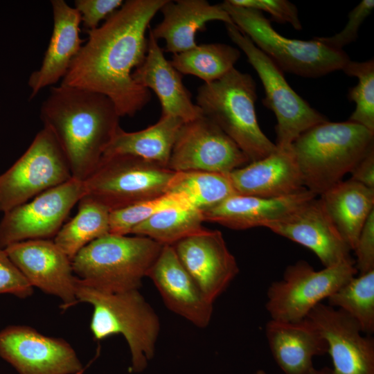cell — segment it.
I'll list each match as a JSON object with an SVG mask.
<instances>
[{
	"instance_id": "cell-1",
	"label": "cell",
	"mask_w": 374,
	"mask_h": 374,
	"mask_svg": "<svg viewBox=\"0 0 374 374\" xmlns=\"http://www.w3.org/2000/svg\"><path fill=\"white\" fill-rule=\"evenodd\" d=\"M167 0H127L98 28L72 61L61 84L107 96L120 116H133L150 100L132 78L148 51L146 31Z\"/></svg>"
},
{
	"instance_id": "cell-2",
	"label": "cell",
	"mask_w": 374,
	"mask_h": 374,
	"mask_svg": "<svg viewBox=\"0 0 374 374\" xmlns=\"http://www.w3.org/2000/svg\"><path fill=\"white\" fill-rule=\"evenodd\" d=\"M120 117L107 96L61 84L51 87L40 107L44 127L60 146L72 177L81 181L98 167Z\"/></svg>"
},
{
	"instance_id": "cell-3",
	"label": "cell",
	"mask_w": 374,
	"mask_h": 374,
	"mask_svg": "<svg viewBox=\"0 0 374 374\" xmlns=\"http://www.w3.org/2000/svg\"><path fill=\"white\" fill-rule=\"evenodd\" d=\"M374 148V133L355 123L325 122L301 134L292 149L305 188L321 195Z\"/></svg>"
},
{
	"instance_id": "cell-4",
	"label": "cell",
	"mask_w": 374,
	"mask_h": 374,
	"mask_svg": "<svg viewBox=\"0 0 374 374\" xmlns=\"http://www.w3.org/2000/svg\"><path fill=\"white\" fill-rule=\"evenodd\" d=\"M78 303L92 305L90 329L96 341L122 335L131 353V370L143 371L155 352L160 332L159 318L139 290L107 292L76 283Z\"/></svg>"
},
{
	"instance_id": "cell-5",
	"label": "cell",
	"mask_w": 374,
	"mask_h": 374,
	"mask_svg": "<svg viewBox=\"0 0 374 374\" xmlns=\"http://www.w3.org/2000/svg\"><path fill=\"white\" fill-rule=\"evenodd\" d=\"M256 85L248 73L233 68L218 80L197 89L196 105L247 157L250 162L276 150L262 132L256 113Z\"/></svg>"
},
{
	"instance_id": "cell-6",
	"label": "cell",
	"mask_w": 374,
	"mask_h": 374,
	"mask_svg": "<svg viewBox=\"0 0 374 374\" xmlns=\"http://www.w3.org/2000/svg\"><path fill=\"white\" fill-rule=\"evenodd\" d=\"M162 247L144 236L108 233L73 257V271L81 282L100 291L139 290Z\"/></svg>"
},
{
	"instance_id": "cell-7",
	"label": "cell",
	"mask_w": 374,
	"mask_h": 374,
	"mask_svg": "<svg viewBox=\"0 0 374 374\" xmlns=\"http://www.w3.org/2000/svg\"><path fill=\"white\" fill-rule=\"evenodd\" d=\"M233 24L282 70L306 78H317L341 70L350 60L343 50L315 39H290L279 34L262 12L231 3H221Z\"/></svg>"
},
{
	"instance_id": "cell-8",
	"label": "cell",
	"mask_w": 374,
	"mask_h": 374,
	"mask_svg": "<svg viewBox=\"0 0 374 374\" xmlns=\"http://www.w3.org/2000/svg\"><path fill=\"white\" fill-rule=\"evenodd\" d=\"M175 174L133 155L105 156L84 181V195L112 212L169 192Z\"/></svg>"
},
{
	"instance_id": "cell-9",
	"label": "cell",
	"mask_w": 374,
	"mask_h": 374,
	"mask_svg": "<svg viewBox=\"0 0 374 374\" xmlns=\"http://www.w3.org/2000/svg\"><path fill=\"white\" fill-rule=\"evenodd\" d=\"M226 28L229 37L244 53L262 82L265 90L262 103L273 112L277 121V148H291L301 134L328 121L292 89L283 71L235 25L226 24Z\"/></svg>"
},
{
	"instance_id": "cell-10",
	"label": "cell",
	"mask_w": 374,
	"mask_h": 374,
	"mask_svg": "<svg viewBox=\"0 0 374 374\" xmlns=\"http://www.w3.org/2000/svg\"><path fill=\"white\" fill-rule=\"evenodd\" d=\"M355 262L315 270L305 260L289 265L281 280L267 292L266 309L271 319L294 322L307 317L321 301L356 276Z\"/></svg>"
},
{
	"instance_id": "cell-11",
	"label": "cell",
	"mask_w": 374,
	"mask_h": 374,
	"mask_svg": "<svg viewBox=\"0 0 374 374\" xmlns=\"http://www.w3.org/2000/svg\"><path fill=\"white\" fill-rule=\"evenodd\" d=\"M71 178L64 152L43 127L22 156L0 175V211L4 213Z\"/></svg>"
},
{
	"instance_id": "cell-12",
	"label": "cell",
	"mask_w": 374,
	"mask_h": 374,
	"mask_svg": "<svg viewBox=\"0 0 374 374\" xmlns=\"http://www.w3.org/2000/svg\"><path fill=\"white\" fill-rule=\"evenodd\" d=\"M84 195V181L72 177L4 213L0 221V247L54 238L72 208Z\"/></svg>"
},
{
	"instance_id": "cell-13",
	"label": "cell",
	"mask_w": 374,
	"mask_h": 374,
	"mask_svg": "<svg viewBox=\"0 0 374 374\" xmlns=\"http://www.w3.org/2000/svg\"><path fill=\"white\" fill-rule=\"evenodd\" d=\"M249 163L238 145L214 122L202 115L183 123L167 167L175 172L229 174Z\"/></svg>"
},
{
	"instance_id": "cell-14",
	"label": "cell",
	"mask_w": 374,
	"mask_h": 374,
	"mask_svg": "<svg viewBox=\"0 0 374 374\" xmlns=\"http://www.w3.org/2000/svg\"><path fill=\"white\" fill-rule=\"evenodd\" d=\"M0 357L19 374H80L82 370L70 344L27 326H9L0 331Z\"/></svg>"
},
{
	"instance_id": "cell-15",
	"label": "cell",
	"mask_w": 374,
	"mask_h": 374,
	"mask_svg": "<svg viewBox=\"0 0 374 374\" xmlns=\"http://www.w3.org/2000/svg\"><path fill=\"white\" fill-rule=\"evenodd\" d=\"M8 256L30 285L61 299L64 310L78 303L71 260L48 239L30 240L6 247Z\"/></svg>"
},
{
	"instance_id": "cell-16",
	"label": "cell",
	"mask_w": 374,
	"mask_h": 374,
	"mask_svg": "<svg viewBox=\"0 0 374 374\" xmlns=\"http://www.w3.org/2000/svg\"><path fill=\"white\" fill-rule=\"evenodd\" d=\"M325 339L333 374H374V340L344 312L322 303L307 317Z\"/></svg>"
},
{
	"instance_id": "cell-17",
	"label": "cell",
	"mask_w": 374,
	"mask_h": 374,
	"mask_svg": "<svg viewBox=\"0 0 374 374\" xmlns=\"http://www.w3.org/2000/svg\"><path fill=\"white\" fill-rule=\"evenodd\" d=\"M172 247L185 269L213 303L239 272L236 260L218 230L206 229Z\"/></svg>"
},
{
	"instance_id": "cell-18",
	"label": "cell",
	"mask_w": 374,
	"mask_h": 374,
	"mask_svg": "<svg viewBox=\"0 0 374 374\" xmlns=\"http://www.w3.org/2000/svg\"><path fill=\"white\" fill-rule=\"evenodd\" d=\"M263 226L311 250L324 267L355 262L351 249L320 199L315 197L285 217Z\"/></svg>"
},
{
	"instance_id": "cell-19",
	"label": "cell",
	"mask_w": 374,
	"mask_h": 374,
	"mask_svg": "<svg viewBox=\"0 0 374 374\" xmlns=\"http://www.w3.org/2000/svg\"><path fill=\"white\" fill-rule=\"evenodd\" d=\"M147 276L170 310L198 328L208 326L213 303L205 296L185 269L172 246L162 247Z\"/></svg>"
},
{
	"instance_id": "cell-20",
	"label": "cell",
	"mask_w": 374,
	"mask_h": 374,
	"mask_svg": "<svg viewBox=\"0 0 374 374\" xmlns=\"http://www.w3.org/2000/svg\"><path fill=\"white\" fill-rule=\"evenodd\" d=\"M181 74L168 60L149 28L148 51L142 64L132 73L139 85L154 91L161 105L162 114L180 118L184 123L202 116L182 82Z\"/></svg>"
},
{
	"instance_id": "cell-21",
	"label": "cell",
	"mask_w": 374,
	"mask_h": 374,
	"mask_svg": "<svg viewBox=\"0 0 374 374\" xmlns=\"http://www.w3.org/2000/svg\"><path fill=\"white\" fill-rule=\"evenodd\" d=\"M228 175L236 193L242 195L278 197L305 188L292 147L276 148L267 157Z\"/></svg>"
},
{
	"instance_id": "cell-22",
	"label": "cell",
	"mask_w": 374,
	"mask_h": 374,
	"mask_svg": "<svg viewBox=\"0 0 374 374\" xmlns=\"http://www.w3.org/2000/svg\"><path fill=\"white\" fill-rule=\"evenodd\" d=\"M51 4L53 28L40 68L29 76L30 99L63 79L84 42L80 36L81 19L78 10L64 0H53Z\"/></svg>"
},
{
	"instance_id": "cell-23",
	"label": "cell",
	"mask_w": 374,
	"mask_h": 374,
	"mask_svg": "<svg viewBox=\"0 0 374 374\" xmlns=\"http://www.w3.org/2000/svg\"><path fill=\"white\" fill-rule=\"evenodd\" d=\"M316 197L307 188L278 197L235 194L202 214L204 221L244 230L278 220Z\"/></svg>"
},
{
	"instance_id": "cell-24",
	"label": "cell",
	"mask_w": 374,
	"mask_h": 374,
	"mask_svg": "<svg viewBox=\"0 0 374 374\" xmlns=\"http://www.w3.org/2000/svg\"><path fill=\"white\" fill-rule=\"evenodd\" d=\"M160 11L161 21L150 30L157 41L165 40L163 51L173 55L197 46L196 33L205 30L207 22L221 21L233 24L221 3L212 5L206 0H167Z\"/></svg>"
},
{
	"instance_id": "cell-25",
	"label": "cell",
	"mask_w": 374,
	"mask_h": 374,
	"mask_svg": "<svg viewBox=\"0 0 374 374\" xmlns=\"http://www.w3.org/2000/svg\"><path fill=\"white\" fill-rule=\"evenodd\" d=\"M265 335L273 357L285 374H305L314 368V357L327 353L325 339L308 318L294 322L270 319Z\"/></svg>"
},
{
	"instance_id": "cell-26",
	"label": "cell",
	"mask_w": 374,
	"mask_h": 374,
	"mask_svg": "<svg viewBox=\"0 0 374 374\" xmlns=\"http://www.w3.org/2000/svg\"><path fill=\"white\" fill-rule=\"evenodd\" d=\"M319 199L353 251L366 221L374 211V189L350 179L341 180L322 193Z\"/></svg>"
},
{
	"instance_id": "cell-27",
	"label": "cell",
	"mask_w": 374,
	"mask_h": 374,
	"mask_svg": "<svg viewBox=\"0 0 374 374\" xmlns=\"http://www.w3.org/2000/svg\"><path fill=\"white\" fill-rule=\"evenodd\" d=\"M183 123L179 118L161 115L156 123L140 131L127 132L119 126L103 157L130 154L167 167Z\"/></svg>"
},
{
	"instance_id": "cell-28",
	"label": "cell",
	"mask_w": 374,
	"mask_h": 374,
	"mask_svg": "<svg viewBox=\"0 0 374 374\" xmlns=\"http://www.w3.org/2000/svg\"><path fill=\"white\" fill-rule=\"evenodd\" d=\"M109 214L105 206L84 195L76 215L62 225L53 241L72 260L86 245L109 233Z\"/></svg>"
},
{
	"instance_id": "cell-29",
	"label": "cell",
	"mask_w": 374,
	"mask_h": 374,
	"mask_svg": "<svg viewBox=\"0 0 374 374\" xmlns=\"http://www.w3.org/2000/svg\"><path fill=\"white\" fill-rule=\"evenodd\" d=\"M240 57V51L237 48L210 43L174 54L170 63L181 74L194 75L209 83L234 68Z\"/></svg>"
},
{
	"instance_id": "cell-30",
	"label": "cell",
	"mask_w": 374,
	"mask_h": 374,
	"mask_svg": "<svg viewBox=\"0 0 374 374\" xmlns=\"http://www.w3.org/2000/svg\"><path fill=\"white\" fill-rule=\"evenodd\" d=\"M202 212L192 207L162 211L136 226L130 234L149 238L161 245L172 246L206 229Z\"/></svg>"
},
{
	"instance_id": "cell-31",
	"label": "cell",
	"mask_w": 374,
	"mask_h": 374,
	"mask_svg": "<svg viewBox=\"0 0 374 374\" xmlns=\"http://www.w3.org/2000/svg\"><path fill=\"white\" fill-rule=\"evenodd\" d=\"M169 192L183 193L202 212L237 194L228 174L206 171L176 172Z\"/></svg>"
},
{
	"instance_id": "cell-32",
	"label": "cell",
	"mask_w": 374,
	"mask_h": 374,
	"mask_svg": "<svg viewBox=\"0 0 374 374\" xmlns=\"http://www.w3.org/2000/svg\"><path fill=\"white\" fill-rule=\"evenodd\" d=\"M328 301L355 319L363 333L374 332V269L352 278Z\"/></svg>"
},
{
	"instance_id": "cell-33",
	"label": "cell",
	"mask_w": 374,
	"mask_h": 374,
	"mask_svg": "<svg viewBox=\"0 0 374 374\" xmlns=\"http://www.w3.org/2000/svg\"><path fill=\"white\" fill-rule=\"evenodd\" d=\"M186 206L193 207L183 193L168 192L112 211L109 214V233L127 235L136 226L162 211Z\"/></svg>"
},
{
	"instance_id": "cell-34",
	"label": "cell",
	"mask_w": 374,
	"mask_h": 374,
	"mask_svg": "<svg viewBox=\"0 0 374 374\" xmlns=\"http://www.w3.org/2000/svg\"><path fill=\"white\" fill-rule=\"evenodd\" d=\"M346 75L358 79L350 88L348 99L355 103L349 121L359 124L374 133V60L354 62L349 60L341 69Z\"/></svg>"
},
{
	"instance_id": "cell-35",
	"label": "cell",
	"mask_w": 374,
	"mask_h": 374,
	"mask_svg": "<svg viewBox=\"0 0 374 374\" xmlns=\"http://www.w3.org/2000/svg\"><path fill=\"white\" fill-rule=\"evenodd\" d=\"M373 8V0L362 1L348 13V22L341 31L333 36L314 38L332 48L343 50L344 46L356 40L361 25Z\"/></svg>"
},
{
	"instance_id": "cell-36",
	"label": "cell",
	"mask_w": 374,
	"mask_h": 374,
	"mask_svg": "<svg viewBox=\"0 0 374 374\" xmlns=\"http://www.w3.org/2000/svg\"><path fill=\"white\" fill-rule=\"evenodd\" d=\"M231 3L242 7L256 9L269 14L274 21L289 23L292 27L300 30L302 24L299 17L297 8L287 0H229Z\"/></svg>"
},
{
	"instance_id": "cell-37",
	"label": "cell",
	"mask_w": 374,
	"mask_h": 374,
	"mask_svg": "<svg viewBox=\"0 0 374 374\" xmlns=\"http://www.w3.org/2000/svg\"><path fill=\"white\" fill-rule=\"evenodd\" d=\"M33 287L12 262L4 249L0 247V294H10L26 299Z\"/></svg>"
},
{
	"instance_id": "cell-38",
	"label": "cell",
	"mask_w": 374,
	"mask_h": 374,
	"mask_svg": "<svg viewBox=\"0 0 374 374\" xmlns=\"http://www.w3.org/2000/svg\"><path fill=\"white\" fill-rule=\"evenodd\" d=\"M123 0H75L74 8L80 15L81 23L86 31L98 28L102 20H105L119 9Z\"/></svg>"
},
{
	"instance_id": "cell-39",
	"label": "cell",
	"mask_w": 374,
	"mask_h": 374,
	"mask_svg": "<svg viewBox=\"0 0 374 374\" xmlns=\"http://www.w3.org/2000/svg\"><path fill=\"white\" fill-rule=\"evenodd\" d=\"M355 265L359 274L374 269V211L366 221L353 250Z\"/></svg>"
},
{
	"instance_id": "cell-40",
	"label": "cell",
	"mask_w": 374,
	"mask_h": 374,
	"mask_svg": "<svg viewBox=\"0 0 374 374\" xmlns=\"http://www.w3.org/2000/svg\"><path fill=\"white\" fill-rule=\"evenodd\" d=\"M350 173V179L374 189V148L356 164Z\"/></svg>"
},
{
	"instance_id": "cell-41",
	"label": "cell",
	"mask_w": 374,
	"mask_h": 374,
	"mask_svg": "<svg viewBox=\"0 0 374 374\" xmlns=\"http://www.w3.org/2000/svg\"><path fill=\"white\" fill-rule=\"evenodd\" d=\"M305 374H333L332 368L323 367L320 369L312 368Z\"/></svg>"
},
{
	"instance_id": "cell-42",
	"label": "cell",
	"mask_w": 374,
	"mask_h": 374,
	"mask_svg": "<svg viewBox=\"0 0 374 374\" xmlns=\"http://www.w3.org/2000/svg\"><path fill=\"white\" fill-rule=\"evenodd\" d=\"M255 374H267V373L262 370H259L257 372H256Z\"/></svg>"
}]
</instances>
